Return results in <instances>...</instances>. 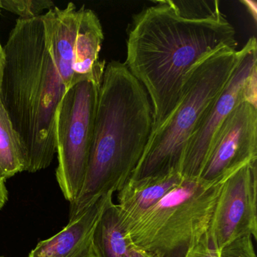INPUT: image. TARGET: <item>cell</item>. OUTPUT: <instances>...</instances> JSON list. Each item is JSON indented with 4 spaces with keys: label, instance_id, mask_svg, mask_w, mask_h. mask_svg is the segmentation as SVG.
I'll return each instance as SVG.
<instances>
[{
    "label": "cell",
    "instance_id": "7402d4cb",
    "mask_svg": "<svg viewBox=\"0 0 257 257\" xmlns=\"http://www.w3.org/2000/svg\"><path fill=\"white\" fill-rule=\"evenodd\" d=\"M0 257H4V256H3V255H0Z\"/></svg>",
    "mask_w": 257,
    "mask_h": 257
},
{
    "label": "cell",
    "instance_id": "5bb4252c",
    "mask_svg": "<svg viewBox=\"0 0 257 257\" xmlns=\"http://www.w3.org/2000/svg\"><path fill=\"white\" fill-rule=\"evenodd\" d=\"M118 204L109 195L96 224L92 237L94 257H127L133 246Z\"/></svg>",
    "mask_w": 257,
    "mask_h": 257
},
{
    "label": "cell",
    "instance_id": "e0dca14e",
    "mask_svg": "<svg viewBox=\"0 0 257 257\" xmlns=\"http://www.w3.org/2000/svg\"><path fill=\"white\" fill-rule=\"evenodd\" d=\"M252 238L250 234L237 237L218 250V257H256Z\"/></svg>",
    "mask_w": 257,
    "mask_h": 257
},
{
    "label": "cell",
    "instance_id": "6da1fadb",
    "mask_svg": "<svg viewBox=\"0 0 257 257\" xmlns=\"http://www.w3.org/2000/svg\"><path fill=\"white\" fill-rule=\"evenodd\" d=\"M126 46L124 64L148 94L153 130L174 109L188 71L237 42L217 0H161L134 15Z\"/></svg>",
    "mask_w": 257,
    "mask_h": 257
},
{
    "label": "cell",
    "instance_id": "7c38bea8",
    "mask_svg": "<svg viewBox=\"0 0 257 257\" xmlns=\"http://www.w3.org/2000/svg\"><path fill=\"white\" fill-rule=\"evenodd\" d=\"M43 16L54 59L67 90L74 85L73 54L79 27V10L70 3L66 8L55 7Z\"/></svg>",
    "mask_w": 257,
    "mask_h": 257
},
{
    "label": "cell",
    "instance_id": "ba28073f",
    "mask_svg": "<svg viewBox=\"0 0 257 257\" xmlns=\"http://www.w3.org/2000/svg\"><path fill=\"white\" fill-rule=\"evenodd\" d=\"M256 197L257 161L222 180L207 231L217 250L244 234L257 238Z\"/></svg>",
    "mask_w": 257,
    "mask_h": 257
},
{
    "label": "cell",
    "instance_id": "277c9868",
    "mask_svg": "<svg viewBox=\"0 0 257 257\" xmlns=\"http://www.w3.org/2000/svg\"><path fill=\"white\" fill-rule=\"evenodd\" d=\"M243 53V48H222L204 57L188 71L177 103L152 131L130 180L180 173L189 139L231 79Z\"/></svg>",
    "mask_w": 257,
    "mask_h": 257
},
{
    "label": "cell",
    "instance_id": "8992f818",
    "mask_svg": "<svg viewBox=\"0 0 257 257\" xmlns=\"http://www.w3.org/2000/svg\"><path fill=\"white\" fill-rule=\"evenodd\" d=\"M99 88L89 81L78 82L66 91L57 108L56 179L64 198L70 203L77 198L86 175Z\"/></svg>",
    "mask_w": 257,
    "mask_h": 257
},
{
    "label": "cell",
    "instance_id": "5b68a950",
    "mask_svg": "<svg viewBox=\"0 0 257 257\" xmlns=\"http://www.w3.org/2000/svg\"><path fill=\"white\" fill-rule=\"evenodd\" d=\"M222 182L183 179L129 225L133 244L153 257H186L208 231Z\"/></svg>",
    "mask_w": 257,
    "mask_h": 257
},
{
    "label": "cell",
    "instance_id": "44dd1931",
    "mask_svg": "<svg viewBox=\"0 0 257 257\" xmlns=\"http://www.w3.org/2000/svg\"><path fill=\"white\" fill-rule=\"evenodd\" d=\"M1 2H0V11H1ZM4 65H5V54H4V49L1 43H0V85L2 82L3 73H4Z\"/></svg>",
    "mask_w": 257,
    "mask_h": 257
},
{
    "label": "cell",
    "instance_id": "ffe728a7",
    "mask_svg": "<svg viewBox=\"0 0 257 257\" xmlns=\"http://www.w3.org/2000/svg\"><path fill=\"white\" fill-rule=\"evenodd\" d=\"M127 257H153V255H150L148 252L143 249H139V248L133 245L132 249H131L130 252H129Z\"/></svg>",
    "mask_w": 257,
    "mask_h": 257
},
{
    "label": "cell",
    "instance_id": "ac0fdd59",
    "mask_svg": "<svg viewBox=\"0 0 257 257\" xmlns=\"http://www.w3.org/2000/svg\"><path fill=\"white\" fill-rule=\"evenodd\" d=\"M186 257H218V250L212 244L207 232Z\"/></svg>",
    "mask_w": 257,
    "mask_h": 257
},
{
    "label": "cell",
    "instance_id": "8fae6325",
    "mask_svg": "<svg viewBox=\"0 0 257 257\" xmlns=\"http://www.w3.org/2000/svg\"><path fill=\"white\" fill-rule=\"evenodd\" d=\"M79 20L73 54V82L89 81L100 86L106 61L100 59L104 40L103 27L93 10L82 6L79 10Z\"/></svg>",
    "mask_w": 257,
    "mask_h": 257
},
{
    "label": "cell",
    "instance_id": "3957f363",
    "mask_svg": "<svg viewBox=\"0 0 257 257\" xmlns=\"http://www.w3.org/2000/svg\"><path fill=\"white\" fill-rule=\"evenodd\" d=\"M153 127V106L145 88L124 63L106 64L88 169L79 195L70 203L69 220L127 183L145 151Z\"/></svg>",
    "mask_w": 257,
    "mask_h": 257
},
{
    "label": "cell",
    "instance_id": "30bf717a",
    "mask_svg": "<svg viewBox=\"0 0 257 257\" xmlns=\"http://www.w3.org/2000/svg\"><path fill=\"white\" fill-rule=\"evenodd\" d=\"M106 194L69 220L59 232L41 240L28 257H94L92 237L96 224L109 195Z\"/></svg>",
    "mask_w": 257,
    "mask_h": 257
},
{
    "label": "cell",
    "instance_id": "7a4b0ae2",
    "mask_svg": "<svg viewBox=\"0 0 257 257\" xmlns=\"http://www.w3.org/2000/svg\"><path fill=\"white\" fill-rule=\"evenodd\" d=\"M4 49L0 102L20 138L25 171L36 173L50 166L57 153L55 116L67 91L43 15L18 19Z\"/></svg>",
    "mask_w": 257,
    "mask_h": 257
},
{
    "label": "cell",
    "instance_id": "52a82bcc",
    "mask_svg": "<svg viewBox=\"0 0 257 257\" xmlns=\"http://www.w3.org/2000/svg\"><path fill=\"white\" fill-rule=\"evenodd\" d=\"M243 53L222 92L206 111L189 139L180 174L184 178H198L218 131L229 114L243 102L256 106L257 43L251 37L243 47Z\"/></svg>",
    "mask_w": 257,
    "mask_h": 257
},
{
    "label": "cell",
    "instance_id": "4fadbf2b",
    "mask_svg": "<svg viewBox=\"0 0 257 257\" xmlns=\"http://www.w3.org/2000/svg\"><path fill=\"white\" fill-rule=\"evenodd\" d=\"M183 179L178 172L139 180L129 179L118 194V208L127 229L131 224L178 186Z\"/></svg>",
    "mask_w": 257,
    "mask_h": 257
},
{
    "label": "cell",
    "instance_id": "9c48e42d",
    "mask_svg": "<svg viewBox=\"0 0 257 257\" xmlns=\"http://www.w3.org/2000/svg\"><path fill=\"white\" fill-rule=\"evenodd\" d=\"M257 161V106L239 104L218 131L198 178L222 181L246 164Z\"/></svg>",
    "mask_w": 257,
    "mask_h": 257
},
{
    "label": "cell",
    "instance_id": "9a60e30c",
    "mask_svg": "<svg viewBox=\"0 0 257 257\" xmlns=\"http://www.w3.org/2000/svg\"><path fill=\"white\" fill-rule=\"evenodd\" d=\"M25 170L20 138L0 102V180L6 182Z\"/></svg>",
    "mask_w": 257,
    "mask_h": 257
},
{
    "label": "cell",
    "instance_id": "d6986e66",
    "mask_svg": "<svg viewBox=\"0 0 257 257\" xmlns=\"http://www.w3.org/2000/svg\"><path fill=\"white\" fill-rule=\"evenodd\" d=\"M9 200V192L6 182L0 180V210L6 205Z\"/></svg>",
    "mask_w": 257,
    "mask_h": 257
},
{
    "label": "cell",
    "instance_id": "2e32d148",
    "mask_svg": "<svg viewBox=\"0 0 257 257\" xmlns=\"http://www.w3.org/2000/svg\"><path fill=\"white\" fill-rule=\"evenodd\" d=\"M1 8L14 13L20 19H31L41 16L46 10L55 8L51 0H0Z\"/></svg>",
    "mask_w": 257,
    "mask_h": 257
}]
</instances>
